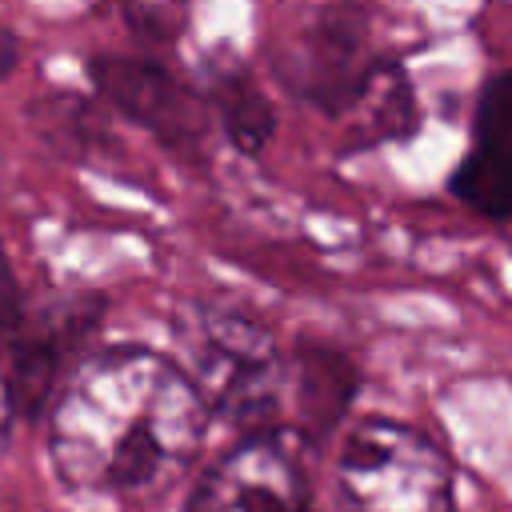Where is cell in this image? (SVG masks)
<instances>
[{"label":"cell","instance_id":"1","mask_svg":"<svg viewBox=\"0 0 512 512\" xmlns=\"http://www.w3.org/2000/svg\"><path fill=\"white\" fill-rule=\"evenodd\" d=\"M208 408L184 368L148 348L88 356L48 416V456L76 492H156L200 452Z\"/></svg>","mask_w":512,"mask_h":512},{"label":"cell","instance_id":"2","mask_svg":"<svg viewBox=\"0 0 512 512\" xmlns=\"http://www.w3.org/2000/svg\"><path fill=\"white\" fill-rule=\"evenodd\" d=\"M184 348V376L200 392L208 416L220 412L232 424H260L276 412L284 388V360L272 332L220 304H192L176 320Z\"/></svg>","mask_w":512,"mask_h":512},{"label":"cell","instance_id":"3","mask_svg":"<svg viewBox=\"0 0 512 512\" xmlns=\"http://www.w3.org/2000/svg\"><path fill=\"white\" fill-rule=\"evenodd\" d=\"M336 484L352 512H452V464L416 428L360 420L336 456Z\"/></svg>","mask_w":512,"mask_h":512},{"label":"cell","instance_id":"4","mask_svg":"<svg viewBox=\"0 0 512 512\" xmlns=\"http://www.w3.org/2000/svg\"><path fill=\"white\" fill-rule=\"evenodd\" d=\"M312 440L296 428H256L192 488L184 512H308Z\"/></svg>","mask_w":512,"mask_h":512},{"label":"cell","instance_id":"5","mask_svg":"<svg viewBox=\"0 0 512 512\" xmlns=\"http://www.w3.org/2000/svg\"><path fill=\"white\" fill-rule=\"evenodd\" d=\"M268 68L300 100L344 116L376 60L368 56L364 28L356 24V16L332 8L312 12L304 24L276 32L268 44Z\"/></svg>","mask_w":512,"mask_h":512},{"label":"cell","instance_id":"6","mask_svg":"<svg viewBox=\"0 0 512 512\" xmlns=\"http://www.w3.org/2000/svg\"><path fill=\"white\" fill-rule=\"evenodd\" d=\"M88 76L116 112L144 124L152 136H160L180 156H200L204 132H208L204 104L176 72H168L164 64H152V60L104 52V56L88 60Z\"/></svg>","mask_w":512,"mask_h":512},{"label":"cell","instance_id":"7","mask_svg":"<svg viewBox=\"0 0 512 512\" xmlns=\"http://www.w3.org/2000/svg\"><path fill=\"white\" fill-rule=\"evenodd\" d=\"M452 192L488 220H512V72L480 92L472 148L452 172Z\"/></svg>","mask_w":512,"mask_h":512},{"label":"cell","instance_id":"8","mask_svg":"<svg viewBox=\"0 0 512 512\" xmlns=\"http://www.w3.org/2000/svg\"><path fill=\"white\" fill-rule=\"evenodd\" d=\"M92 304H60L36 320H28L12 340H8V356H4V380H8V396L16 416H36L52 388L60 384V368L68 360V352L84 340V332L96 324Z\"/></svg>","mask_w":512,"mask_h":512},{"label":"cell","instance_id":"9","mask_svg":"<svg viewBox=\"0 0 512 512\" xmlns=\"http://www.w3.org/2000/svg\"><path fill=\"white\" fill-rule=\"evenodd\" d=\"M356 396V368L340 348L328 344H300L296 352V408H300V436L312 444L328 436L344 408Z\"/></svg>","mask_w":512,"mask_h":512},{"label":"cell","instance_id":"10","mask_svg":"<svg viewBox=\"0 0 512 512\" xmlns=\"http://www.w3.org/2000/svg\"><path fill=\"white\" fill-rule=\"evenodd\" d=\"M344 120L352 124L356 144H376V140L408 136L412 124H416V100H412L408 76L396 64L376 60V68L368 72V80L356 92V100L344 112Z\"/></svg>","mask_w":512,"mask_h":512},{"label":"cell","instance_id":"11","mask_svg":"<svg viewBox=\"0 0 512 512\" xmlns=\"http://www.w3.org/2000/svg\"><path fill=\"white\" fill-rule=\"evenodd\" d=\"M212 100L216 112L224 120L228 140L244 152V156H260L276 132V112L268 104V96L260 92V84L244 72V68H216L212 72Z\"/></svg>","mask_w":512,"mask_h":512},{"label":"cell","instance_id":"12","mask_svg":"<svg viewBox=\"0 0 512 512\" xmlns=\"http://www.w3.org/2000/svg\"><path fill=\"white\" fill-rule=\"evenodd\" d=\"M124 20L148 40H176L184 20H188V8H180V4H128Z\"/></svg>","mask_w":512,"mask_h":512},{"label":"cell","instance_id":"13","mask_svg":"<svg viewBox=\"0 0 512 512\" xmlns=\"http://www.w3.org/2000/svg\"><path fill=\"white\" fill-rule=\"evenodd\" d=\"M24 324H28L24 292H20V280H16L12 260H8V252H4V240H0V340L8 344Z\"/></svg>","mask_w":512,"mask_h":512},{"label":"cell","instance_id":"14","mask_svg":"<svg viewBox=\"0 0 512 512\" xmlns=\"http://www.w3.org/2000/svg\"><path fill=\"white\" fill-rule=\"evenodd\" d=\"M16 60H20V40H16V32L8 24H0V80L12 76Z\"/></svg>","mask_w":512,"mask_h":512},{"label":"cell","instance_id":"15","mask_svg":"<svg viewBox=\"0 0 512 512\" xmlns=\"http://www.w3.org/2000/svg\"><path fill=\"white\" fill-rule=\"evenodd\" d=\"M16 420V408H12V396H8V380H4V356H0V436L8 432V424Z\"/></svg>","mask_w":512,"mask_h":512}]
</instances>
